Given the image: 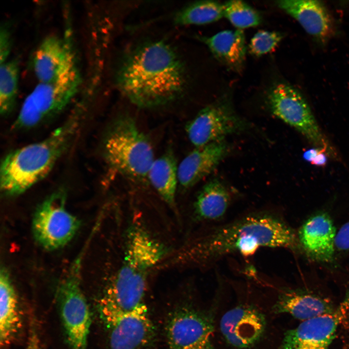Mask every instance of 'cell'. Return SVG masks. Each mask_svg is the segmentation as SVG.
<instances>
[{
  "mask_svg": "<svg viewBox=\"0 0 349 349\" xmlns=\"http://www.w3.org/2000/svg\"><path fill=\"white\" fill-rule=\"evenodd\" d=\"M298 244L293 230L269 211L247 213L214 226L193 237L162 264L163 268H203L229 254L252 256L262 248L294 249Z\"/></svg>",
  "mask_w": 349,
  "mask_h": 349,
  "instance_id": "obj_1",
  "label": "cell"
},
{
  "mask_svg": "<svg viewBox=\"0 0 349 349\" xmlns=\"http://www.w3.org/2000/svg\"><path fill=\"white\" fill-rule=\"evenodd\" d=\"M184 66L178 55L162 41L145 42L130 50L116 75L120 92L132 103L152 108L181 96L186 86Z\"/></svg>",
  "mask_w": 349,
  "mask_h": 349,
  "instance_id": "obj_2",
  "label": "cell"
},
{
  "mask_svg": "<svg viewBox=\"0 0 349 349\" xmlns=\"http://www.w3.org/2000/svg\"><path fill=\"white\" fill-rule=\"evenodd\" d=\"M166 247L139 222L127 228L122 261L102 304V309L121 312L143 305L149 273L166 257Z\"/></svg>",
  "mask_w": 349,
  "mask_h": 349,
  "instance_id": "obj_3",
  "label": "cell"
},
{
  "mask_svg": "<svg viewBox=\"0 0 349 349\" xmlns=\"http://www.w3.org/2000/svg\"><path fill=\"white\" fill-rule=\"evenodd\" d=\"M83 115L81 110H77L45 139L7 154L0 165L1 192L16 196L44 178L72 144Z\"/></svg>",
  "mask_w": 349,
  "mask_h": 349,
  "instance_id": "obj_4",
  "label": "cell"
},
{
  "mask_svg": "<svg viewBox=\"0 0 349 349\" xmlns=\"http://www.w3.org/2000/svg\"><path fill=\"white\" fill-rule=\"evenodd\" d=\"M102 155L111 171L133 182L148 181V172L155 160L153 147L128 115H121L110 125L103 139Z\"/></svg>",
  "mask_w": 349,
  "mask_h": 349,
  "instance_id": "obj_5",
  "label": "cell"
},
{
  "mask_svg": "<svg viewBox=\"0 0 349 349\" xmlns=\"http://www.w3.org/2000/svg\"><path fill=\"white\" fill-rule=\"evenodd\" d=\"M81 81L77 68L57 81L39 82L24 100L13 128H31L61 112L78 93Z\"/></svg>",
  "mask_w": 349,
  "mask_h": 349,
  "instance_id": "obj_6",
  "label": "cell"
},
{
  "mask_svg": "<svg viewBox=\"0 0 349 349\" xmlns=\"http://www.w3.org/2000/svg\"><path fill=\"white\" fill-rule=\"evenodd\" d=\"M85 245L71 265L58 288V299L67 338L72 349H86L91 315L81 290L80 271Z\"/></svg>",
  "mask_w": 349,
  "mask_h": 349,
  "instance_id": "obj_7",
  "label": "cell"
},
{
  "mask_svg": "<svg viewBox=\"0 0 349 349\" xmlns=\"http://www.w3.org/2000/svg\"><path fill=\"white\" fill-rule=\"evenodd\" d=\"M66 192L60 190L48 196L36 209L32 231L36 241L44 249L61 248L74 237L80 221L66 208Z\"/></svg>",
  "mask_w": 349,
  "mask_h": 349,
  "instance_id": "obj_8",
  "label": "cell"
},
{
  "mask_svg": "<svg viewBox=\"0 0 349 349\" xmlns=\"http://www.w3.org/2000/svg\"><path fill=\"white\" fill-rule=\"evenodd\" d=\"M267 101L272 114L301 133L316 147L335 157V152L322 135L307 102L295 88L278 83L269 91Z\"/></svg>",
  "mask_w": 349,
  "mask_h": 349,
  "instance_id": "obj_9",
  "label": "cell"
},
{
  "mask_svg": "<svg viewBox=\"0 0 349 349\" xmlns=\"http://www.w3.org/2000/svg\"><path fill=\"white\" fill-rule=\"evenodd\" d=\"M349 312V292L331 313L303 321L286 331L278 349H329Z\"/></svg>",
  "mask_w": 349,
  "mask_h": 349,
  "instance_id": "obj_10",
  "label": "cell"
},
{
  "mask_svg": "<svg viewBox=\"0 0 349 349\" xmlns=\"http://www.w3.org/2000/svg\"><path fill=\"white\" fill-rule=\"evenodd\" d=\"M110 328L111 349H144L155 336L145 305L127 312L102 310Z\"/></svg>",
  "mask_w": 349,
  "mask_h": 349,
  "instance_id": "obj_11",
  "label": "cell"
},
{
  "mask_svg": "<svg viewBox=\"0 0 349 349\" xmlns=\"http://www.w3.org/2000/svg\"><path fill=\"white\" fill-rule=\"evenodd\" d=\"M241 121L225 100L201 110L186 127L188 137L195 147L223 140L225 136L243 128Z\"/></svg>",
  "mask_w": 349,
  "mask_h": 349,
  "instance_id": "obj_12",
  "label": "cell"
},
{
  "mask_svg": "<svg viewBox=\"0 0 349 349\" xmlns=\"http://www.w3.org/2000/svg\"><path fill=\"white\" fill-rule=\"evenodd\" d=\"M213 331V318L209 314L190 306L179 308L167 322L169 349H187L210 340Z\"/></svg>",
  "mask_w": 349,
  "mask_h": 349,
  "instance_id": "obj_13",
  "label": "cell"
},
{
  "mask_svg": "<svg viewBox=\"0 0 349 349\" xmlns=\"http://www.w3.org/2000/svg\"><path fill=\"white\" fill-rule=\"evenodd\" d=\"M67 39L48 36L36 49L32 65L39 82L57 81L78 68L72 46Z\"/></svg>",
  "mask_w": 349,
  "mask_h": 349,
  "instance_id": "obj_14",
  "label": "cell"
},
{
  "mask_svg": "<svg viewBox=\"0 0 349 349\" xmlns=\"http://www.w3.org/2000/svg\"><path fill=\"white\" fill-rule=\"evenodd\" d=\"M266 324L265 317L261 311L252 305L241 304L223 315L220 328L228 344L243 349L252 347L260 340Z\"/></svg>",
  "mask_w": 349,
  "mask_h": 349,
  "instance_id": "obj_15",
  "label": "cell"
},
{
  "mask_svg": "<svg viewBox=\"0 0 349 349\" xmlns=\"http://www.w3.org/2000/svg\"><path fill=\"white\" fill-rule=\"evenodd\" d=\"M228 151L223 140L196 147L178 166V182L183 190H188L209 174Z\"/></svg>",
  "mask_w": 349,
  "mask_h": 349,
  "instance_id": "obj_16",
  "label": "cell"
},
{
  "mask_svg": "<svg viewBox=\"0 0 349 349\" xmlns=\"http://www.w3.org/2000/svg\"><path fill=\"white\" fill-rule=\"evenodd\" d=\"M336 233L333 222L325 213L309 218L298 233L300 242L312 258L328 262L333 259Z\"/></svg>",
  "mask_w": 349,
  "mask_h": 349,
  "instance_id": "obj_17",
  "label": "cell"
},
{
  "mask_svg": "<svg viewBox=\"0 0 349 349\" xmlns=\"http://www.w3.org/2000/svg\"><path fill=\"white\" fill-rule=\"evenodd\" d=\"M277 6L295 18L310 35L325 42L333 34V20L325 5L319 1L282 0Z\"/></svg>",
  "mask_w": 349,
  "mask_h": 349,
  "instance_id": "obj_18",
  "label": "cell"
},
{
  "mask_svg": "<svg viewBox=\"0 0 349 349\" xmlns=\"http://www.w3.org/2000/svg\"><path fill=\"white\" fill-rule=\"evenodd\" d=\"M336 307L329 300L319 296L294 290L282 292L273 306L276 314H287L304 321L333 312Z\"/></svg>",
  "mask_w": 349,
  "mask_h": 349,
  "instance_id": "obj_19",
  "label": "cell"
},
{
  "mask_svg": "<svg viewBox=\"0 0 349 349\" xmlns=\"http://www.w3.org/2000/svg\"><path fill=\"white\" fill-rule=\"evenodd\" d=\"M200 39L213 56L229 69L236 72L242 69L247 51L242 30H224Z\"/></svg>",
  "mask_w": 349,
  "mask_h": 349,
  "instance_id": "obj_20",
  "label": "cell"
},
{
  "mask_svg": "<svg viewBox=\"0 0 349 349\" xmlns=\"http://www.w3.org/2000/svg\"><path fill=\"white\" fill-rule=\"evenodd\" d=\"M232 201L229 190L217 179L205 184L198 193L193 204L196 221L214 222L226 214Z\"/></svg>",
  "mask_w": 349,
  "mask_h": 349,
  "instance_id": "obj_21",
  "label": "cell"
},
{
  "mask_svg": "<svg viewBox=\"0 0 349 349\" xmlns=\"http://www.w3.org/2000/svg\"><path fill=\"white\" fill-rule=\"evenodd\" d=\"M178 166L173 151L168 149L153 161L148 180L160 197L173 209L176 208Z\"/></svg>",
  "mask_w": 349,
  "mask_h": 349,
  "instance_id": "obj_22",
  "label": "cell"
},
{
  "mask_svg": "<svg viewBox=\"0 0 349 349\" xmlns=\"http://www.w3.org/2000/svg\"><path fill=\"white\" fill-rule=\"evenodd\" d=\"M20 317L15 290L7 270L0 273V343L8 345L17 332Z\"/></svg>",
  "mask_w": 349,
  "mask_h": 349,
  "instance_id": "obj_23",
  "label": "cell"
},
{
  "mask_svg": "<svg viewBox=\"0 0 349 349\" xmlns=\"http://www.w3.org/2000/svg\"><path fill=\"white\" fill-rule=\"evenodd\" d=\"M224 16L223 4L213 0L194 2L178 12L174 18L178 25H204L217 21Z\"/></svg>",
  "mask_w": 349,
  "mask_h": 349,
  "instance_id": "obj_24",
  "label": "cell"
},
{
  "mask_svg": "<svg viewBox=\"0 0 349 349\" xmlns=\"http://www.w3.org/2000/svg\"><path fill=\"white\" fill-rule=\"evenodd\" d=\"M19 71L18 62L16 59L7 60L0 64V112L3 116L9 115L16 105Z\"/></svg>",
  "mask_w": 349,
  "mask_h": 349,
  "instance_id": "obj_25",
  "label": "cell"
},
{
  "mask_svg": "<svg viewBox=\"0 0 349 349\" xmlns=\"http://www.w3.org/2000/svg\"><path fill=\"white\" fill-rule=\"evenodd\" d=\"M224 16L238 29L256 26L262 18L259 13L241 0H230L223 4Z\"/></svg>",
  "mask_w": 349,
  "mask_h": 349,
  "instance_id": "obj_26",
  "label": "cell"
},
{
  "mask_svg": "<svg viewBox=\"0 0 349 349\" xmlns=\"http://www.w3.org/2000/svg\"><path fill=\"white\" fill-rule=\"evenodd\" d=\"M283 37V34L279 32L259 31L251 39L249 52L256 57L268 53L275 48Z\"/></svg>",
  "mask_w": 349,
  "mask_h": 349,
  "instance_id": "obj_27",
  "label": "cell"
},
{
  "mask_svg": "<svg viewBox=\"0 0 349 349\" xmlns=\"http://www.w3.org/2000/svg\"><path fill=\"white\" fill-rule=\"evenodd\" d=\"M12 47V38L10 30L8 26L3 25L0 30V64L8 60Z\"/></svg>",
  "mask_w": 349,
  "mask_h": 349,
  "instance_id": "obj_28",
  "label": "cell"
},
{
  "mask_svg": "<svg viewBox=\"0 0 349 349\" xmlns=\"http://www.w3.org/2000/svg\"><path fill=\"white\" fill-rule=\"evenodd\" d=\"M335 246L340 250L349 249V222L344 224L336 233Z\"/></svg>",
  "mask_w": 349,
  "mask_h": 349,
  "instance_id": "obj_29",
  "label": "cell"
},
{
  "mask_svg": "<svg viewBox=\"0 0 349 349\" xmlns=\"http://www.w3.org/2000/svg\"><path fill=\"white\" fill-rule=\"evenodd\" d=\"M327 153L323 149H321L311 163L317 166H325L327 162Z\"/></svg>",
  "mask_w": 349,
  "mask_h": 349,
  "instance_id": "obj_30",
  "label": "cell"
},
{
  "mask_svg": "<svg viewBox=\"0 0 349 349\" xmlns=\"http://www.w3.org/2000/svg\"><path fill=\"white\" fill-rule=\"evenodd\" d=\"M321 149H323L315 147L307 150L303 153V159L306 160V161L311 163Z\"/></svg>",
  "mask_w": 349,
  "mask_h": 349,
  "instance_id": "obj_31",
  "label": "cell"
},
{
  "mask_svg": "<svg viewBox=\"0 0 349 349\" xmlns=\"http://www.w3.org/2000/svg\"><path fill=\"white\" fill-rule=\"evenodd\" d=\"M25 349H42L39 340L35 334L31 336L28 346Z\"/></svg>",
  "mask_w": 349,
  "mask_h": 349,
  "instance_id": "obj_32",
  "label": "cell"
},
{
  "mask_svg": "<svg viewBox=\"0 0 349 349\" xmlns=\"http://www.w3.org/2000/svg\"><path fill=\"white\" fill-rule=\"evenodd\" d=\"M187 349H216L211 340L198 344Z\"/></svg>",
  "mask_w": 349,
  "mask_h": 349,
  "instance_id": "obj_33",
  "label": "cell"
}]
</instances>
